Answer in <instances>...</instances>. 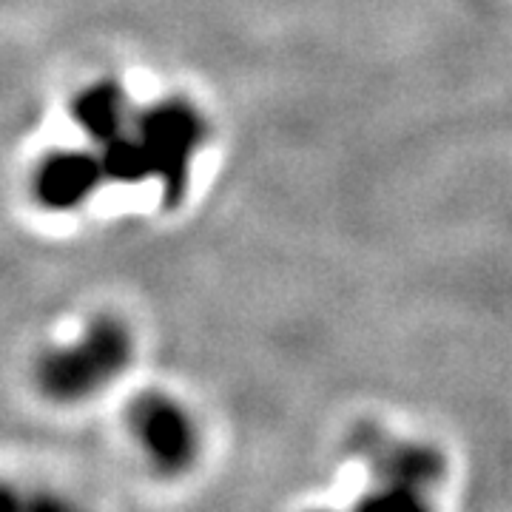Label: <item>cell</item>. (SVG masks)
<instances>
[{"label":"cell","mask_w":512,"mask_h":512,"mask_svg":"<svg viewBox=\"0 0 512 512\" xmlns=\"http://www.w3.org/2000/svg\"><path fill=\"white\" fill-rule=\"evenodd\" d=\"M131 356L128 330L114 319H100L74 345L52 350L40 365V382L49 396L80 399L111 382Z\"/></svg>","instance_id":"cell-1"},{"label":"cell","mask_w":512,"mask_h":512,"mask_svg":"<svg viewBox=\"0 0 512 512\" xmlns=\"http://www.w3.org/2000/svg\"><path fill=\"white\" fill-rule=\"evenodd\" d=\"M131 424L148 456L163 470H180L197 450L194 424L180 404L165 396H143V402L134 404Z\"/></svg>","instance_id":"cell-2"},{"label":"cell","mask_w":512,"mask_h":512,"mask_svg":"<svg viewBox=\"0 0 512 512\" xmlns=\"http://www.w3.org/2000/svg\"><path fill=\"white\" fill-rule=\"evenodd\" d=\"M103 165L89 154H57L37 171V200L49 208H74L103 180Z\"/></svg>","instance_id":"cell-3"}]
</instances>
